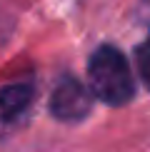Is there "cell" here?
I'll use <instances>...</instances> for the list:
<instances>
[{
  "instance_id": "obj_1",
  "label": "cell",
  "mask_w": 150,
  "mask_h": 152,
  "mask_svg": "<svg viewBox=\"0 0 150 152\" xmlns=\"http://www.w3.org/2000/svg\"><path fill=\"white\" fill-rule=\"evenodd\" d=\"M88 80L90 90L105 105H125L135 95V80L125 55L112 45H100L88 62Z\"/></svg>"
},
{
  "instance_id": "obj_2",
  "label": "cell",
  "mask_w": 150,
  "mask_h": 152,
  "mask_svg": "<svg viewBox=\"0 0 150 152\" xmlns=\"http://www.w3.org/2000/svg\"><path fill=\"white\" fill-rule=\"evenodd\" d=\"M93 97H95V92L88 90L80 80L62 77L50 95V112L62 122H78L90 115Z\"/></svg>"
},
{
  "instance_id": "obj_3",
  "label": "cell",
  "mask_w": 150,
  "mask_h": 152,
  "mask_svg": "<svg viewBox=\"0 0 150 152\" xmlns=\"http://www.w3.org/2000/svg\"><path fill=\"white\" fill-rule=\"evenodd\" d=\"M35 87L30 82H12L0 87V115L3 117H18L20 112L33 102Z\"/></svg>"
},
{
  "instance_id": "obj_4",
  "label": "cell",
  "mask_w": 150,
  "mask_h": 152,
  "mask_svg": "<svg viewBox=\"0 0 150 152\" xmlns=\"http://www.w3.org/2000/svg\"><path fill=\"white\" fill-rule=\"evenodd\" d=\"M135 62H138V72H140V80L145 82V87L150 90V35L140 42V45H138Z\"/></svg>"
}]
</instances>
